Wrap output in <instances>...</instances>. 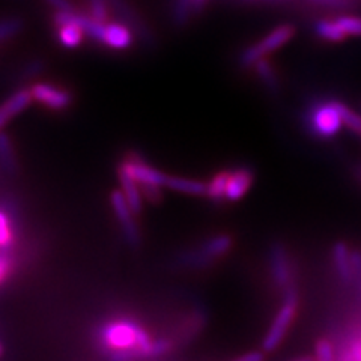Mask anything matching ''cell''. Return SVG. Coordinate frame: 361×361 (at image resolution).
<instances>
[{
	"label": "cell",
	"instance_id": "cell-13",
	"mask_svg": "<svg viewBox=\"0 0 361 361\" xmlns=\"http://www.w3.org/2000/svg\"><path fill=\"white\" fill-rule=\"evenodd\" d=\"M271 274H273L274 283L281 288L288 289L290 283V265L289 257L281 244H274L271 248Z\"/></svg>",
	"mask_w": 361,
	"mask_h": 361
},
{
	"label": "cell",
	"instance_id": "cell-33",
	"mask_svg": "<svg viewBox=\"0 0 361 361\" xmlns=\"http://www.w3.org/2000/svg\"><path fill=\"white\" fill-rule=\"evenodd\" d=\"M2 354H4V346L0 343V357H2Z\"/></svg>",
	"mask_w": 361,
	"mask_h": 361
},
{
	"label": "cell",
	"instance_id": "cell-19",
	"mask_svg": "<svg viewBox=\"0 0 361 361\" xmlns=\"http://www.w3.org/2000/svg\"><path fill=\"white\" fill-rule=\"evenodd\" d=\"M229 173L231 171H221L211 178L207 188V197L219 203L226 200V188H228Z\"/></svg>",
	"mask_w": 361,
	"mask_h": 361
},
{
	"label": "cell",
	"instance_id": "cell-28",
	"mask_svg": "<svg viewBox=\"0 0 361 361\" xmlns=\"http://www.w3.org/2000/svg\"><path fill=\"white\" fill-rule=\"evenodd\" d=\"M13 243V231L8 217L4 212H0V247H8Z\"/></svg>",
	"mask_w": 361,
	"mask_h": 361
},
{
	"label": "cell",
	"instance_id": "cell-24",
	"mask_svg": "<svg viewBox=\"0 0 361 361\" xmlns=\"http://www.w3.org/2000/svg\"><path fill=\"white\" fill-rule=\"evenodd\" d=\"M337 106H338V110H341V115H342L345 126L361 135V116L358 115V113H355L353 109H349L348 106L342 104L341 101H337Z\"/></svg>",
	"mask_w": 361,
	"mask_h": 361
},
{
	"label": "cell",
	"instance_id": "cell-7",
	"mask_svg": "<svg viewBox=\"0 0 361 361\" xmlns=\"http://www.w3.org/2000/svg\"><path fill=\"white\" fill-rule=\"evenodd\" d=\"M110 203H111L113 212H115V216H116V220H118L121 229H122L123 238L127 240V243L131 247L140 245L142 236H140L139 226H137V223H135V219H134L135 214L131 209V207L128 205V202H127L126 196H123L122 190H113L111 191Z\"/></svg>",
	"mask_w": 361,
	"mask_h": 361
},
{
	"label": "cell",
	"instance_id": "cell-14",
	"mask_svg": "<svg viewBox=\"0 0 361 361\" xmlns=\"http://www.w3.org/2000/svg\"><path fill=\"white\" fill-rule=\"evenodd\" d=\"M33 101L30 89H18L17 92L11 95L5 103L0 106V128L5 127L6 123L25 111Z\"/></svg>",
	"mask_w": 361,
	"mask_h": 361
},
{
	"label": "cell",
	"instance_id": "cell-30",
	"mask_svg": "<svg viewBox=\"0 0 361 361\" xmlns=\"http://www.w3.org/2000/svg\"><path fill=\"white\" fill-rule=\"evenodd\" d=\"M264 357H265V354H264V351H250V353H247V354H243V355H240L238 358V361H261V360H264Z\"/></svg>",
	"mask_w": 361,
	"mask_h": 361
},
{
	"label": "cell",
	"instance_id": "cell-12",
	"mask_svg": "<svg viewBox=\"0 0 361 361\" xmlns=\"http://www.w3.org/2000/svg\"><path fill=\"white\" fill-rule=\"evenodd\" d=\"M253 171L248 167H236L229 173L228 188H226V200L238 202L241 200L253 184Z\"/></svg>",
	"mask_w": 361,
	"mask_h": 361
},
{
	"label": "cell",
	"instance_id": "cell-5",
	"mask_svg": "<svg viewBox=\"0 0 361 361\" xmlns=\"http://www.w3.org/2000/svg\"><path fill=\"white\" fill-rule=\"evenodd\" d=\"M297 307H298L297 292L292 288H288L285 301H283V304H281V307L279 309L274 321L271 322L269 330L264 338L262 349L265 353L274 351V349L281 343V341H283L293 318H295Z\"/></svg>",
	"mask_w": 361,
	"mask_h": 361
},
{
	"label": "cell",
	"instance_id": "cell-20",
	"mask_svg": "<svg viewBox=\"0 0 361 361\" xmlns=\"http://www.w3.org/2000/svg\"><path fill=\"white\" fill-rule=\"evenodd\" d=\"M252 68H255L256 75L261 78V82L271 90H276L279 85V78L276 74V70L273 63H271L267 58L259 59Z\"/></svg>",
	"mask_w": 361,
	"mask_h": 361
},
{
	"label": "cell",
	"instance_id": "cell-25",
	"mask_svg": "<svg viewBox=\"0 0 361 361\" xmlns=\"http://www.w3.org/2000/svg\"><path fill=\"white\" fill-rule=\"evenodd\" d=\"M336 21L341 25L348 37H361V17L342 16L337 17Z\"/></svg>",
	"mask_w": 361,
	"mask_h": 361
},
{
	"label": "cell",
	"instance_id": "cell-3",
	"mask_svg": "<svg viewBox=\"0 0 361 361\" xmlns=\"http://www.w3.org/2000/svg\"><path fill=\"white\" fill-rule=\"evenodd\" d=\"M233 240L228 233L211 236L205 243L180 256L179 262L190 268H203L214 264L232 248Z\"/></svg>",
	"mask_w": 361,
	"mask_h": 361
},
{
	"label": "cell",
	"instance_id": "cell-15",
	"mask_svg": "<svg viewBox=\"0 0 361 361\" xmlns=\"http://www.w3.org/2000/svg\"><path fill=\"white\" fill-rule=\"evenodd\" d=\"M118 176H119L121 190H122L123 196H126L128 205L131 207L135 216H139V214L143 211V195H142L140 185L123 166H119Z\"/></svg>",
	"mask_w": 361,
	"mask_h": 361
},
{
	"label": "cell",
	"instance_id": "cell-31",
	"mask_svg": "<svg viewBox=\"0 0 361 361\" xmlns=\"http://www.w3.org/2000/svg\"><path fill=\"white\" fill-rule=\"evenodd\" d=\"M8 271H9L8 259L4 257V256H0V281H2L8 276Z\"/></svg>",
	"mask_w": 361,
	"mask_h": 361
},
{
	"label": "cell",
	"instance_id": "cell-18",
	"mask_svg": "<svg viewBox=\"0 0 361 361\" xmlns=\"http://www.w3.org/2000/svg\"><path fill=\"white\" fill-rule=\"evenodd\" d=\"M316 33H318L319 38L329 41V42H341L343 39H346V33L343 32V29L341 27V25L334 20H329L324 18L316 23Z\"/></svg>",
	"mask_w": 361,
	"mask_h": 361
},
{
	"label": "cell",
	"instance_id": "cell-9",
	"mask_svg": "<svg viewBox=\"0 0 361 361\" xmlns=\"http://www.w3.org/2000/svg\"><path fill=\"white\" fill-rule=\"evenodd\" d=\"M109 2L111 9L116 11L118 16L121 17L122 23H126V25L134 32L135 38H139L143 44H154L152 30L143 21L140 14L133 8L128 0H109Z\"/></svg>",
	"mask_w": 361,
	"mask_h": 361
},
{
	"label": "cell",
	"instance_id": "cell-8",
	"mask_svg": "<svg viewBox=\"0 0 361 361\" xmlns=\"http://www.w3.org/2000/svg\"><path fill=\"white\" fill-rule=\"evenodd\" d=\"M75 13H58L54 11L51 21L54 26V33H56V39L62 45L63 49H77L80 47L86 32L80 26V23L77 21V14Z\"/></svg>",
	"mask_w": 361,
	"mask_h": 361
},
{
	"label": "cell",
	"instance_id": "cell-34",
	"mask_svg": "<svg viewBox=\"0 0 361 361\" xmlns=\"http://www.w3.org/2000/svg\"><path fill=\"white\" fill-rule=\"evenodd\" d=\"M318 2H329V0H318Z\"/></svg>",
	"mask_w": 361,
	"mask_h": 361
},
{
	"label": "cell",
	"instance_id": "cell-2",
	"mask_svg": "<svg viewBox=\"0 0 361 361\" xmlns=\"http://www.w3.org/2000/svg\"><path fill=\"white\" fill-rule=\"evenodd\" d=\"M121 166L126 167L130 175L137 180L145 199H148L151 203H160L163 200L161 190L166 188V173L143 161L137 155L128 157Z\"/></svg>",
	"mask_w": 361,
	"mask_h": 361
},
{
	"label": "cell",
	"instance_id": "cell-1",
	"mask_svg": "<svg viewBox=\"0 0 361 361\" xmlns=\"http://www.w3.org/2000/svg\"><path fill=\"white\" fill-rule=\"evenodd\" d=\"M97 343L110 360H142L163 357L172 351L169 338L152 341L143 326L130 319H113L98 330Z\"/></svg>",
	"mask_w": 361,
	"mask_h": 361
},
{
	"label": "cell",
	"instance_id": "cell-10",
	"mask_svg": "<svg viewBox=\"0 0 361 361\" xmlns=\"http://www.w3.org/2000/svg\"><path fill=\"white\" fill-rule=\"evenodd\" d=\"M33 101L54 111H62L73 103V95L66 89L53 83H35L30 87Z\"/></svg>",
	"mask_w": 361,
	"mask_h": 361
},
{
	"label": "cell",
	"instance_id": "cell-29",
	"mask_svg": "<svg viewBox=\"0 0 361 361\" xmlns=\"http://www.w3.org/2000/svg\"><path fill=\"white\" fill-rule=\"evenodd\" d=\"M44 2L58 13H75L78 11L71 0H44Z\"/></svg>",
	"mask_w": 361,
	"mask_h": 361
},
{
	"label": "cell",
	"instance_id": "cell-17",
	"mask_svg": "<svg viewBox=\"0 0 361 361\" xmlns=\"http://www.w3.org/2000/svg\"><path fill=\"white\" fill-rule=\"evenodd\" d=\"M166 188H171V190L176 191V193H183L187 196L200 197V196H207L208 184L203 183V180H200V179L167 175Z\"/></svg>",
	"mask_w": 361,
	"mask_h": 361
},
{
	"label": "cell",
	"instance_id": "cell-4",
	"mask_svg": "<svg viewBox=\"0 0 361 361\" xmlns=\"http://www.w3.org/2000/svg\"><path fill=\"white\" fill-rule=\"evenodd\" d=\"M293 35H295V27L292 25H281L273 29L261 41L255 42L243 51L240 63L245 68H252L259 59L267 58L268 54L277 51L280 47H283L285 44H288L293 38Z\"/></svg>",
	"mask_w": 361,
	"mask_h": 361
},
{
	"label": "cell",
	"instance_id": "cell-21",
	"mask_svg": "<svg viewBox=\"0 0 361 361\" xmlns=\"http://www.w3.org/2000/svg\"><path fill=\"white\" fill-rule=\"evenodd\" d=\"M0 161H2L8 171L14 172L17 169L14 146L5 133H0Z\"/></svg>",
	"mask_w": 361,
	"mask_h": 361
},
{
	"label": "cell",
	"instance_id": "cell-11",
	"mask_svg": "<svg viewBox=\"0 0 361 361\" xmlns=\"http://www.w3.org/2000/svg\"><path fill=\"white\" fill-rule=\"evenodd\" d=\"M135 39L134 32L126 25V23H113L107 21L104 25L103 35H101L99 44L104 47L116 51L128 50Z\"/></svg>",
	"mask_w": 361,
	"mask_h": 361
},
{
	"label": "cell",
	"instance_id": "cell-27",
	"mask_svg": "<svg viewBox=\"0 0 361 361\" xmlns=\"http://www.w3.org/2000/svg\"><path fill=\"white\" fill-rule=\"evenodd\" d=\"M316 358L321 361H331L334 358V348L333 345L326 341V338H321L314 345Z\"/></svg>",
	"mask_w": 361,
	"mask_h": 361
},
{
	"label": "cell",
	"instance_id": "cell-6",
	"mask_svg": "<svg viewBox=\"0 0 361 361\" xmlns=\"http://www.w3.org/2000/svg\"><path fill=\"white\" fill-rule=\"evenodd\" d=\"M309 126L314 135L321 139H330L345 126L337 101L316 104L309 113Z\"/></svg>",
	"mask_w": 361,
	"mask_h": 361
},
{
	"label": "cell",
	"instance_id": "cell-16",
	"mask_svg": "<svg viewBox=\"0 0 361 361\" xmlns=\"http://www.w3.org/2000/svg\"><path fill=\"white\" fill-rule=\"evenodd\" d=\"M333 262H334L338 279L348 285L354 277V267H353V253L343 241H337L333 245Z\"/></svg>",
	"mask_w": 361,
	"mask_h": 361
},
{
	"label": "cell",
	"instance_id": "cell-23",
	"mask_svg": "<svg viewBox=\"0 0 361 361\" xmlns=\"http://www.w3.org/2000/svg\"><path fill=\"white\" fill-rule=\"evenodd\" d=\"M23 29V20L17 17H11L0 20V42H5L21 32Z\"/></svg>",
	"mask_w": 361,
	"mask_h": 361
},
{
	"label": "cell",
	"instance_id": "cell-26",
	"mask_svg": "<svg viewBox=\"0 0 361 361\" xmlns=\"http://www.w3.org/2000/svg\"><path fill=\"white\" fill-rule=\"evenodd\" d=\"M89 14L99 21H109L110 17V2L109 0H87Z\"/></svg>",
	"mask_w": 361,
	"mask_h": 361
},
{
	"label": "cell",
	"instance_id": "cell-32",
	"mask_svg": "<svg viewBox=\"0 0 361 361\" xmlns=\"http://www.w3.org/2000/svg\"><path fill=\"white\" fill-rule=\"evenodd\" d=\"M351 358L354 360H361V341H357L353 346H351Z\"/></svg>",
	"mask_w": 361,
	"mask_h": 361
},
{
	"label": "cell",
	"instance_id": "cell-22",
	"mask_svg": "<svg viewBox=\"0 0 361 361\" xmlns=\"http://www.w3.org/2000/svg\"><path fill=\"white\" fill-rule=\"evenodd\" d=\"M205 0H178V5L175 8V18L178 25H185L190 20L191 13L197 6H202Z\"/></svg>",
	"mask_w": 361,
	"mask_h": 361
}]
</instances>
